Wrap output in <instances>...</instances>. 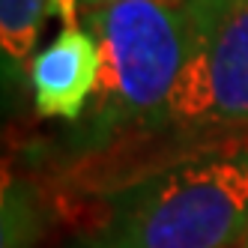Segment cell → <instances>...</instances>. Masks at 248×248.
I'll use <instances>...</instances> for the list:
<instances>
[{"label": "cell", "mask_w": 248, "mask_h": 248, "mask_svg": "<svg viewBox=\"0 0 248 248\" xmlns=\"http://www.w3.org/2000/svg\"><path fill=\"white\" fill-rule=\"evenodd\" d=\"M248 233V138L188 147L102 194L87 248H233Z\"/></svg>", "instance_id": "1"}, {"label": "cell", "mask_w": 248, "mask_h": 248, "mask_svg": "<svg viewBox=\"0 0 248 248\" xmlns=\"http://www.w3.org/2000/svg\"><path fill=\"white\" fill-rule=\"evenodd\" d=\"M87 27L102 57L90 135L111 138L114 132L168 123L173 87L188 57L186 6L117 0L96 6Z\"/></svg>", "instance_id": "2"}, {"label": "cell", "mask_w": 248, "mask_h": 248, "mask_svg": "<svg viewBox=\"0 0 248 248\" xmlns=\"http://www.w3.org/2000/svg\"><path fill=\"white\" fill-rule=\"evenodd\" d=\"M168 123L194 147L248 138V0H230L209 27L188 33Z\"/></svg>", "instance_id": "3"}, {"label": "cell", "mask_w": 248, "mask_h": 248, "mask_svg": "<svg viewBox=\"0 0 248 248\" xmlns=\"http://www.w3.org/2000/svg\"><path fill=\"white\" fill-rule=\"evenodd\" d=\"M99 42L84 27H63L60 36L33 54L27 78L33 105L42 117L75 123L87 111L99 84Z\"/></svg>", "instance_id": "4"}, {"label": "cell", "mask_w": 248, "mask_h": 248, "mask_svg": "<svg viewBox=\"0 0 248 248\" xmlns=\"http://www.w3.org/2000/svg\"><path fill=\"white\" fill-rule=\"evenodd\" d=\"M45 15L48 0H0V45L6 63L18 69L33 60Z\"/></svg>", "instance_id": "5"}, {"label": "cell", "mask_w": 248, "mask_h": 248, "mask_svg": "<svg viewBox=\"0 0 248 248\" xmlns=\"http://www.w3.org/2000/svg\"><path fill=\"white\" fill-rule=\"evenodd\" d=\"M186 18H188V33L209 27L218 15L230 6V0H186Z\"/></svg>", "instance_id": "6"}, {"label": "cell", "mask_w": 248, "mask_h": 248, "mask_svg": "<svg viewBox=\"0 0 248 248\" xmlns=\"http://www.w3.org/2000/svg\"><path fill=\"white\" fill-rule=\"evenodd\" d=\"M84 3H90V6H105V3H117V0H84Z\"/></svg>", "instance_id": "7"}, {"label": "cell", "mask_w": 248, "mask_h": 248, "mask_svg": "<svg viewBox=\"0 0 248 248\" xmlns=\"http://www.w3.org/2000/svg\"><path fill=\"white\" fill-rule=\"evenodd\" d=\"M239 248H248V233L242 236V242H239Z\"/></svg>", "instance_id": "8"}, {"label": "cell", "mask_w": 248, "mask_h": 248, "mask_svg": "<svg viewBox=\"0 0 248 248\" xmlns=\"http://www.w3.org/2000/svg\"><path fill=\"white\" fill-rule=\"evenodd\" d=\"M168 3H170V0H168Z\"/></svg>", "instance_id": "9"}]
</instances>
